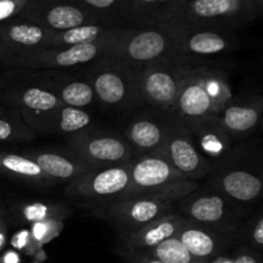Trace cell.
Returning a JSON list of instances; mask_svg holds the SVG:
<instances>
[{
	"label": "cell",
	"instance_id": "20",
	"mask_svg": "<svg viewBox=\"0 0 263 263\" xmlns=\"http://www.w3.org/2000/svg\"><path fill=\"white\" fill-rule=\"evenodd\" d=\"M185 0H128L127 9L134 17L141 21L168 22Z\"/></svg>",
	"mask_w": 263,
	"mask_h": 263
},
{
	"label": "cell",
	"instance_id": "1",
	"mask_svg": "<svg viewBox=\"0 0 263 263\" xmlns=\"http://www.w3.org/2000/svg\"><path fill=\"white\" fill-rule=\"evenodd\" d=\"M130 177V197L144 195L175 202L199 187L197 182L177 172L166 159L157 154H149L131 163Z\"/></svg>",
	"mask_w": 263,
	"mask_h": 263
},
{
	"label": "cell",
	"instance_id": "31",
	"mask_svg": "<svg viewBox=\"0 0 263 263\" xmlns=\"http://www.w3.org/2000/svg\"><path fill=\"white\" fill-rule=\"evenodd\" d=\"M81 3H84V7L87 9L90 8L91 10H107L116 5H127L128 0H81Z\"/></svg>",
	"mask_w": 263,
	"mask_h": 263
},
{
	"label": "cell",
	"instance_id": "26",
	"mask_svg": "<svg viewBox=\"0 0 263 263\" xmlns=\"http://www.w3.org/2000/svg\"><path fill=\"white\" fill-rule=\"evenodd\" d=\"M152 249L154 258L162 263H192L194 258L177 236L167 239Z\"/></svg>",
	"mask_w": 263,
	"mask_h": 263
},
{
	"label": "cell",
	"instance_id": "25",
	"mask_svg": "<svg viewBox=\"0 0 263 263\" xmlns=\"http://www.w3.org/2000/svg\"><path fill=\"white\" fill-rule=\"evenodd\" d=\"M198 145L200 151L212 158L222 157L226 154L229 143L226 139V131L220 126H212L210 123H200L197 128Z\"/></svg>",
	"mask_w": 263,
	"mask_h": 263
},
{
	"label": "cell",
	"instance_id": "12",
	"mask_svg": "<svg viewBox=\"0 0 263 263\" xmlns=\"http://www.w3.org/2000/svg\"><path fill=\"white\" fill-rule=\"evenodd\" d=\"M51 33L33 22H5L0 25V43L15 57L48 48Z\"/></svg>",
	"mask_w": 263,
	"mask_h": 263
},
{
	"label": "cell",
	"instance_id": "42",
	"mask_svg": "<svg viewBox=\"0 0 263 263\" xmlns=\"http://www.w3.org/2000/svg\"><path fill=\"white\" fill-rule=\"evenodd\" d=\"M149 263H162V262H159V261H157V259H156V261H151V262H149Z\"/></svg>",
	"mask_w": 263,
	"mask_h": 263
},
{
	"label": "cell",
	"instance_id": "38",
	"mask_svg": "<svg viewBox=\"0 0 263 263\" xmlns=\"http://www.w3.org/2000/svg\"><path fill=\"white\" fill-rule=\"evenodd\" d=\"M3 263H20V257L14 252H8L3 258Z\"/></svg>",
	"mask_w": 263,
	"mask_h": 263
},
{
	"label": "cell",
	"instance_id": "41",
	"mask_svg": "<svg viewBox=\"0 0 263 263\" xmlns=\"http://www.w3.org/2000/svg\"><path fill=\"white\" fill-rule=\"evenodd\" d=\"M215 263H233V262L229 261V259H218V261H216Z\"/></svg>",
	"mask_w": 263,
	"mask_h": 263
},
{
	"label": "cell",
	"instance_id": "37",
	"mask_svg": "<svg viewBox=\"0 0 263 263\" xmlns=\"http://www.w3.org/2000/svg\"><path fill=\"white\" fill-rule=\"evenodd\" d=\"M12 58H13V54L10 53V51L8 50L2 43H0V63H3V62L7 63V62Z\"/></svg>",
	"mask_w": 263,
	"mask_h": 263
},
{
	"label": "cell",
	"instance_id": "16",
	"mask_svg": "<svg viewBox=\"0 0 263 263\" xmlns=\"http://www.w3.org/2000/svg\"><path fill=\"white\" fill-rule=\"evenodd\" d=\"M41 168L45 176L50 180H63V181H74L90 172L91 167L81 159L73 161L61 154L51 153V152H41L32 153L28 156Z\"/></svg>",
	"mask_w": 263,
	"mask_h": 263
},
{
	"label": "cell",
	"instance_id": "24",
	"mask_svg": "<svg viewBox=\"0 0 263 263\" xmlns=\"http://www.w3.org/2000/svg\"><path fill=\"white\" fill-rule=\"evenodd\" d=\"M0 172L28 180H50L32 159L18 154H0Z\"/></svg>",
	"mask_w": 263,
	"mask_h": 263
},
{
	"label": "cell",
	"instance_id": "30",
	"mask_svg": "<svg viewBox=\"0 0 263 263\" xmlns=\"http://www.w3.org/2000/svg\"><path fill=\"white\" fill-rule=\"evenodd\" d=\"M28 0H0V25L22 13Z\"/></svg>",
	"mask_w": 263,
	"mask_h": 263
},
{
	"label": "cell",
	"instance_id": "10",
	"mask_svg": "<svg viewBox=\"0 0 263 263\" xmlns=\"http://www.w3.org/2000/svg\"><path fill=\"white\" fill-rule=\"evenodd\" d=\"M184 80L181 72L170 66L166 59L153 62L143 74L140 91L151 104L170 108L176 104Z\"/></svg>",
	"mask_w": 263,
	"mask_h": 263
},
{
	"label": "cell",
	"instance_id": "27",
	"mask_svg": "<svg viewBox=\"0 0 263 263\" xmlns=\"http://www.w3.org/2000/svg\"><path fill=\"white\" fill-rule=\"evenodd\" d=\"M59 98L49 90L40 87H28L21 95V103L26 108L36 112H49L59 105Z\"/></svg>",
	"mask_w": 263,
	"mask_h": 263
},
{
	"label": "cell",
	"instance_id": "5",
	"mask_svg": "<svg viewBox=\"0 0 263 263\" xmlns=\"http://www.w3.org/2000/svg\"><path fill=\"white\" fill-rule=\"evenodd\" d=\"M175 202L139 195L110 203L107 217L123 230H139L161 218L174 215Z\"/></svg>",
	"mask_w": 263,
	"mask_h": 263
},
{
	"label": "cell",
	"instance_id": "19",
	"mask_svg": "<svg viewBox=\"0 0 263 263\" xmlns=\"http://www.w3.org/2000/svg\"><path fill=\"white\" fill-rule=\"evenodd\" d=\"M221 189L235 202H253L262 192V181L256 175L243 170L230 171L221 179Z\"/></svg>",
	"mask_w": 263,
	"mask_h": 263
},
{
	"label": "cell",
	"instance_id": "7",
	"mask_svg": "<svg viewBox=\"0 0 263 263\" xmlns=\"http://www.w3.org/2000/svg\"><path fill=\"white\" fill-rule=\"evenodd\" d=\"M156 153L190 180L204 176L210 170V162L200 153L186 131L167 133L163 144Z\"/></svg>",
	"mask_w": 263,
	"mask_h": 263
},
{
	"label": "cell",
	"instance_id": "23",
	"mask_svg": "<svg viewBox=\"0 0 263 263\" xmlns=\"http://www.w3.org/2000/svg\"><path fill=\"white\" fill-rule=\"evenodd\" d=\"M259 122V109L243 104H231L226 107L221 117V125L225 131L247 134Z\"/></svg>",
	"mask_w": 263,
	"mask_h": 263
},
{
	"label": "cell",
	"instance_id": "9",
	"mask_svg": "<svg viewBox=\"0 0 263 263\" xmlns=\"http://www.w3.org/2000/svg\"><path fill=\"white\" fill-rule=\"evenodd\" d=\"M76 156L91 168H104L112 166H125L131 163L133 149L130 143L116 136L98 135L92 138L76 139L72 144Z\"/></svg>",
	"mask_w": 263,
	"mask_h": 263
},
{
	"label": "cell",
	"instance_id": "32",
	"mask_svg": "<svg viewBox=\"0 0 263 263\" xmlns=\"http://www.w3.org/2000/svg\"><path fill=\"white\" fill-rule=\"evenodd\" d=\"M26 217L30 221H48L49 208L44 204H32L26 208Z\"/></svg>",
	"mask_w": 263,
	"mask_h": 263
},
{
	"label": "cell",
	"instance_id": "21",
	"mask_svg": "<svg viewBox=\"0 0 263 263\" xmlns=\"http://www.w3.org/2000/svg\"><path fill=\"white\" fill-rule=\"evenodd\" d=\"M166 135L167 133L161 126L149 120L135 121L126 130V136L133 145L140 151L154 153L162 146Z\"/></svg>",
	"mask_w": 263,
	"mask_h": 263
},
{
	"label": "cell",
	"instance_id": "3",
	"mask_svg": "<svg viewBox=\"0 0 263 263\" xmlns=\"http://www.w3.org/2000/svg\"><path fill=\"white\" fill-rule=\"evenodd\" d=\"M123 33L117 37L81 45L61 46V48L43 49L44 51H27L18 54L7 62L18 68H57V67H74L90 63L99 57L112 55Z\"/></svg>",
	"mask_w": 263,
	"mask_h": 263
},
{
	"label": "cell",
	"instance_id": "15",
	"mask_svg": "<svg viewBox=\"0 0 263 263\" xmlns=\"http://www.w3.org/2000/svg\"><path fill=\"white\" fill-rule=\"evenodd\" d=\"M189 222V220L177 215L167 216L156 222L146 225L134 233L127 234L128 244L134 248L152 249L162 241L177 236L182 228Z\"/></svg>",
	"mask_w": 263,
	"mask_h": 263
},
{
	"label": "cell",
	"instance_id": "4",
	"mask_svg": "<svg viewBox=\"0 0 263 263\" xmlns=\"http://www.w3.org/2000/svg\"><path fill=\"white\" fill-rule=\"evenodd\" d=\"M130 164L91 170L72 181L67 187V194L109 204L128 198L131 195Z\"/></svg>",
	"mask_w": 263,
	"mask_h": 263
},
{
	"label": "cell",
	"instance_id": "35",
	"mask_svg": "<svg viewBox=\"0 0 263 263\" xmlns=\"http://www.w3.org/2000/svg\"><path fill=\"white\" fill-rule=\"evenodd\" d=\"M28 240H30V234L28 231H21V233L15 234V236L13 238V246L18 249L26 248V246H28Z\"/></svg>",
	"mask_w": 263,
	"mask_h": 263
},
{
	"label": "cell",
	"instance_id": "39",
	"mask_svg": "<svg viewBox=\"0 0 263 263\" xmlns=\"http://www.w3.org/2000/svg\"><path fill=\"white\" fill-rule=\"evenodd\" d=\"M5 243H7V228L3 223V221L0 222V251L4 248Z\"/></svg>",
	"mask_w": 263,
	"mask_h": 263
},
{
	"label": "cell",
	"instance_id": "36",
	"mask_svg": "<svg viewBox=\"0 0 263 263\" xmlns=\"http://www.w3.org/2000/svg\"><path fill=\"white\" fill-rule=\"evenodd\" d=\"M253 240L256 241L258 246H263V220L259 218L258 222L256 223L253 229Z\"/></svg>",
	"mask_w": 263,
	"mask_h": 263
},
{
	"label": "cell",
	"instance_id": "6",
	"mask_svg": "<svg viewBox=\"0 0 263 263\" xmlns=\"http://www.w3.org/2000/svg\"><path fill=\"white\" fill-rule=\"evenodd\" d=\"M162 26V28L139 31L128 39H125L123 33L113 55L121 53L125 58L138 63L164 59L166 53L176 51V39L171 28Z\"/></svg>",
	"mask_w": 263,
	"mask_h": 263
},
{
	"label": "cell",
	"instance_id": "28",
	"mask_svg": "<svg viewBox=\"0 0 263 263\" xmlns=\"http://www.w3.org/2000/svg\"><path fill=\"white\" fill-rule=\"evenodd\" d=\"M92 98H94L92 86L82 81L69 82L61 91V99L67 107H85L92 102Z\"/></svg>",
	"mask_w": 263,
	"mask_h": 263
},
{
	"label": "cell",
	"instance_id": "34",
	"mask_svg": "<svg viewBox=\"0 0 263 263\" xmlns=\"http://www.w3.org/2000/svg\"><path fill=\"white\" fill-rule=\"evenodd\" d=\"M51 222L50 221H40L35 222L32 226V238L36 241H45L48 239V235L51 233Z\"/></svg>",
	"mask_w": 263,
	"mask_h": 263
},
{
	"label": "cell",
	"instance_id": "13",
	"mask_svg": "<svg viewBox=\"0 0 263 263\" xmlns=\"http://www.w3.org/2000/svg\"><path fill=\"white\" fill-rule=\"evenodd\" d=\"M167 26V25H164ZM176 39V50L186 51L195 55H215L223 53L231 46V41L225 35L216 31H189L186 28L167 26ZM180 50V51H181Z\"/></svg>",
	"mask_w": 263,
	"mask_h": 263
},
{
	"label": "cell",
	"instance_id": "40",
	"mask_svg": "<svg viewBox=\"0 0 263 263\" xmlns=\"http://www.w3.org/2000/svg\"><path fill=\"white\" fill-rule=\"evenodd\" d=\"M233 263H257L256 258L249 254H240Z\"/></svg>",
	"mask_w": 263,
	"mask_h": 263
},
{
	"label": "cell",
	"instance_id": "44",
	"mask_svg": "<svg viewBox=\"0 0 263 263\" xmlns=\"http://www.w3.org/2000/svg\"><path fill=\"white\" fill-rule=\"evenodd\" d=\"M0 222H2V218H0Z\"/></svg>",
	"mask_w": 263,
	"mask_h": 263
},
{
	"label": "cell",
	"instance_id": "17",
	"mask_svg": "<svg viewBox=\"0 0 263 263\" xmlns=\"http://www.w3.org/2000/svg\"><path fill=\"white\" fill-rule=\"evenodd\" d=\"M229 203L217 194H202L198 197H187L184 211L187 217L197 223L205 226L220 225L228 218Z\"/></svg>",
	"mask_w": 263,
	"mask_h": 263
},
{
	"label": "cell",
	"instance_id": "11",
	"mask_svg": "<svg viewBox=\"0 0 263 263\" xmlns=\"http://www.w3.org/2000/svg\"><path fill=\"white\" fill-rule=\"evenodd\" d=\"M92 89L105 105L121 107L133 102L136 94H140V81H136L125 67L113 63L103 67L95 73Z\"/></svg>",
	"mask_w": 263,
	"mask_h": 263
},
{
	"label": "cell",
	"instance_id": "33",
	"mask_svg": "<svg viewBox=\"0 0 263 263\" xmlns=\"http://www.w3.org/2000/svg\"><path fill=\"white\" fill-rule=\"evenodd\" d=\"M18 138V130L10 121L0 118V141L14 140Z\"/></svg>",
	"mask_w": 263,
	"mask_h": 263
},
{
	"label": "cell",
	"instance_id": "14",
	"mask_svg": "<svg viewBox=\"0 0 263 263\" xmlns=\"http://www.w3.org/2000/svg\"><path fill=\"white\" fill-rule=\"evenodd\" d=\"M215 104V100L208 92L205 79L200 77L198 80H189V81L184 80L176 102L180 113L184 117L195 121L203 120L205 116L210 115L211 110L213 112Z\"/></svg>",
	"mask_w": 263,
	"mask_h": 263
},
{
	"label": "cell",
	"instance_id": "18",
	"mask_svg": "<svg viewBox=\"0 0 263 263\" xmlns=\"http://www.w3.org/2000/svg\"><path fill=\"white\" fill-rule=\"evenodd\" d=\"M121 31L105 27L103 25H84L62 32L51 33L48 48H61V46L81 45V44H91L98 41L108 40L121 35Z\"/></svg>",
	"mask_w": 263,
	"mask_h": 263
},
{
	"label": "cell",
	"instance_id": "22",
	"mask_svg": "<svg viewBox=\"0 0 263 263\" xmlns=\"http://www.w3.org/2000/svg\"><path fill=\"white\" fill-rule=\"evenodd\" d=\"M177 239L181 241L187 252L197 258L212 256L217 248V238L215 234H211L204 229L197 228L190 221L180 230Z\"/></svg>",
	"mask_w": 263,
	"mask_h": 263
},
{
	"label": "cell",
	"instance_id": "8",
	"mask_svg": "<svg viewBox=\"0 0 263 263\" xmlns=\"http://www.w3.org/2000/svg\"><path fill=\"white\" fill-rule=\"evenodd\" d=\"M26 12V17L31 22H37L36 25L46 28L50 32H62L84 25H91L95 21V15L91 12H86L84 8L66 4L50 5L46 0L30 2L23 8L22 13Z\"/></svg>",
	"mask_w": 263,
	"mask_h": 263
},
{
	"label": "cell",
	"instance_id": "43",
	"mask_svg": "<svg viewBox=\"0 0 263 263\" xmlns=\"http://www.w3.org/2000/svg\"><path fill=\"white\" fill-rule=\"evenodd\" d=\"M3 115V112H0V116H2Z\"/></svg>",
	"mask_w": 263,
	"mask_h": 263
},
{
	"label": "cell",
	"instance_id": "2",
	"mask_svg": "<svg viewBox=\"0 0 263 263\" xmlns=\"http://www.w3.org/2000/svg\"><path fill=\"white\" fill-rule=\"evenodd\" d=\"M254 14V0H185L164 25L177 27H222L243 23Z\"/></svg>",
	"mask_w": 263,
	"mask_h": 263
},
{
	"label": "cell",
	"instance_id": "29",
	"mask_svg": "<svg viewBox=\"0 0 263 263\" xmlns=\"http://www.w3.org/2000/svg\"><path fill=\"white\" fill-rule=\"evenodd\" d=\"M91 122V117L81 108L64 107L61 112L59 128L63 133H76L82 130Z\"/></svg>",
	"mask_w": 263,
	"mask_h": 263
}]
</instances>
